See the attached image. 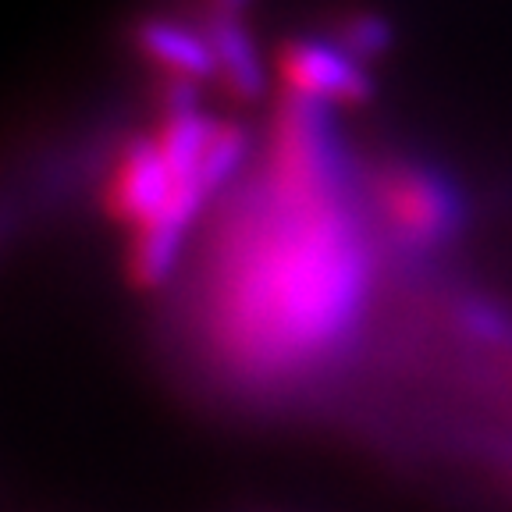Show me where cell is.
Instances as JSON below:
<instances>
[{
  "instance_id": "3957f363",
  "label": "cell",
  "mask_w": 512,
  "mask_h": 512,
  "mask_svg": "<svg viewBox=\"0 0 512 512\" xmlns=\"http://www.w3.org/2000/svg\"><path fill=\"white\" fill-rule=\"evenodd\" d=\"M278 72L285 86L299 96H313L324 104H367L374 86L363 72L360 57H352L342 43L288 40L278 50Z\"/></svg>"
},
{
  "instance_id": "277c9868",
  "label": "cell",
  "mask_w": 512,
  "mask_h": 512,
  "mask_svg": "<svg viewBox=\"0 0 512 512\" xmlns=\"http://www.w3.org/2000/svg\"><path fill=\"white\" fill-rule=\"evenodd\" d=\"M171 192H175V175L157 139H136L114 160L104 185V207L114 221L136 232L168 207Z\"/></svg>"
},
{
  "instance_id": "5b68a950",
  "label": "cell",
  "mask_w": 512,
  "mask_h": 512,
  "mask_svg": "<svg viewBox=\"0 0 512 512\" xmlns=\"http://www.w3.org/2000/svg\"><path fill=\"white\" fill-rule=\"evenodd\" d=\"M136 47L171 79L200 82L217 75V54L207 32H196L171 18H143L136 25Z\"/></svg>"
},
{
  "instance_id": "6da1fadb",
  "label": "cell",
  "mask_w": 512,
  "mask_h": 512,
  "mask_svg": "<svg viewBox=\"0 0 512 512\" xmlns=\"http://www.w3.org/2000/svg\"><path fill=\"white\" fill-rule=\"evenodd\" d=\"M367 292L370 242L349 182L299 185L264 168L217 235L207 328L235 370L285 377L352 335Z\"/></svg>"
},
{
  "instance_id": "8992f818",
  "label": "cell",
  "mask_w": 512,
  "mask_h": 512,
  "mask_svg": "<svg viewBox=\"0 0 512 512\" xmlns=\"http://www.w3.org/2000/svg\"><path fill=\"white\" fill-rule=\"evenodd\" d=\"M207 36L214 43L217 75L228 86V93H235L239 100H256L264 93V68H260V57H256L249 32L242 29V15L210 11Z\"/></svg>"
},
{
  "instance_id": "7a4b0ae2",
  "label": "cell",
  "mask_w": 512,
  "mask_h": 512,
  "mask_svg": "<svg viewBox=\"0 0 512 512\" xmlns=\"http://www.w3.org/2000/svg\"><path fill=\"white\" fill-rule=\"evenodd\" d=\"M377 210L395 239L409 249H434L448 242L463 224L456 189L441 175L413 164H392L374 178Z\"/></svg>"
},
{
  "instance_id": "52a82bcc",
  "label": "cell",
  "mask_w": 512,
  "mask_h": 512,
  "mask_svg": "<svg viewBox=\"0 0 512 512\" xmlns=\"http://www.w3.org/2000/svg\"><path fill=\"white\" fill-rule=\"evenodd\" d=\"M338 43L352 57L370 61V57H381L384 50L392 47V25L370 15V11H356V15H345L342 25H338Z\"/></svg>"
},
{
  "instance_id": "ba28073f",
  "label": "cell",
  "mask_w": 512,
  "mask_h": 512,
  "mask_svg": "<svg viewBox=\"0 0 512 512\" xmlns=\"http://www.w3.org/2000/svg\"><path fill=\"white\" fill-rule=\"evenodd\" d=\"M246 8V0H214V8L210 11H228V15H242Z\"/></svg>"
}]
</instances>
